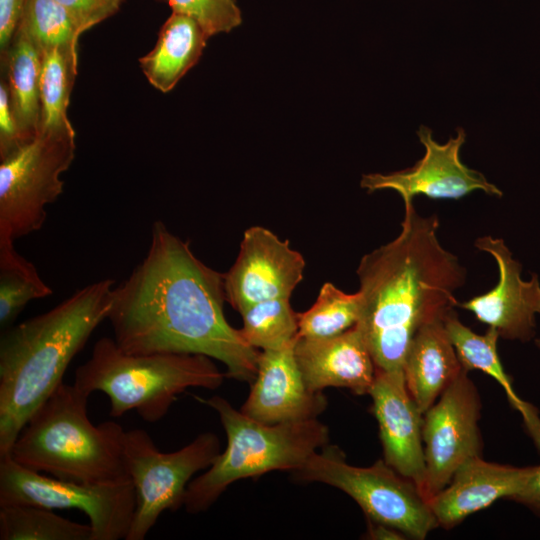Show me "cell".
I'll return each instance as SVG.
<instances>
[{"label":"cell","mask_w":540,"mask_h":540,"mask_svg":"<svg viewBox=\"0 0 540 540\" xmlns=\"http://www.w3.org/2000/svg\"><path fill=\"white\" fill-rule=\"evenodd\" d=\"M225 302L224 273L155 221L145 257L113 289L107 319L127 353L205 355L221 361L227 377L253 382L260 352L228 323Z\"/></svg>","instance_id":"6da1fadb"},{"label":"cell","mask_w":540,"mask_h":540,"mask_svg":"<svg viewBox=\"0 0 540 540\" xmlns=\"http://www.w3.org/2000/svg\"><path fill=\"white\" fill-rule=\"evenodd\" d=\"M399 235L365 254L358 265L361 331L376 369L402 370L417 331L457 306L465 281L458 258L440 243L436 215L423 217L404 206Z\"/></svg>","instance_id":"7a4b0ae2"},{"label":"cell","mask_w":540,"mask_h":540,"mask_svg":"<svg viewBox=\"0 0 540 540\" xmlns=\"http://www.w3.org/2000/svg\"><path fill=\"white\" fill-rule=\"evenodd\" d=\"M114 280L89 284L49 311L5 329L0 339V456L63 382L73 358L105 319Z\"/></svg>","instance_id":"3957f363"},{"label":"cell","mask_w":540,"mask_h":540,"mask_svg":"<svg viewBox=\"0 0 540 540\" xmlns=\"http://www.w3.org/2000/svg\"><path fill=\"white\" fill-rule=\"evenodd\" d=\"M90 396L62 382L32 413L8 454L36 472L81 483L130 480L123 457L125 430L114 421L94 425Z\"/></svg>","instance_id":"277c9868"},{"label":"cell","mask_w":540,"mask_h":540,"mask_svg":"<svg viewBox=\"0 0 540 540\" xmlns=\"http://www.w3.org/2000/svg\"><path fill=\"white\" fill-rule=\"evenodd\" d=\"M225 376L205 355L131 354L113 338L102 337L89 359L76 369L73 384L88 396L96 391L106 394L111 417L135 410L143 420L154 423L187 389H216Z\"/></svg>","instance_id":"5b68a950"},{"label":"cell","mask_w":540,"mask_h":540,"mask_svg":"<svg viewBox=\"0 0 540 540\" xmlns=\"http://www.w3.org/2000/svg\"><path fill=\"white\" fill-rule=\"evenodd\" d=\"M219 416L227 446L206 472L190 481L184 506L188 513L207 510L235 481L274 470H299L327 445L328 427L316 419L267 424L236 410L221 396L201 398Z\"/></svg>","instance_id":"8992f818"},{"label":"cell","mask_w":540,"mask_h":540,"mask_svg":"<svg viewBox=\"0 0 540 540\" xmlns=\"http://www.w3.org/2000/svg\"><path fill=\"white\" fill-rule=\"evenodd\" d=\"M295 475L302 481L342 490L357 502L369 521L393 527L406 538L423 540L438 527L418 486L384 460L368 467L353 466L339 447L325 445Z\"/></svg>","instance_id":"52a82bcc"},{"label":"cell","mask_w":540,"mask_h":540,"mask_svg":"<svg viewBox=\"0 0 540 540\" xmlns=\"http://www.w3.org/2000/svg\"><path fill=\"white\" fill-rule=\"evenodd\" d=\"M220 453L218 437L206 432L183 448L162 453L144 429L125 431L123 457L135 490V512L126 540H143L166 510L184 506L192 476Z\"/></svg>","instance_id":"ba28073f"},{"label":"cell","mask_w":540,"mask_h":540,"mask_svg":"<svg viewBox=\"0 0 540 540\" xmlns=\"http://www.w3.org/2000/svg\"><path fill=\"white\" fill-rule=\"evenodd\" d=\"M75 133H39L0 160V242L38 231L46 206L63 192L61 175L75 157Z\"/></svg>","instance_id":"9c48e42d"},{"label":"cell","mask_w":540,"mask_h":540,"mask_svg":"<svg viewBox=\"0 0 540 540\" xmlns=\"http://www.w3.org/2000/svg\"><path fill=\"white\" fill-rule=\"evenodd\" d=\"M5 505L77 509L87 515L93 540H126L135 490L130 480L81 483L50 477L18 464L7 453L0 456V506Z\"/></svg>","instance_id":"30bf717a"},{"label":"cell","mask_w":540,"mask_h":540,"mask_svg":"<svg viewBox=\"0 0 540 540\" xmlns=\"http://www.w3.org/2000/svg\"><path fill=\"white\" fill-rule=\"evenodd\" d=\"M479 392L463 370L423 414L425 475L421 493L429 501L467 460L481 456Z\"/></svg>","instance_id":"8fae6325"},{"label":"cell","mask_w":540,"mask_h":540,"mask_svg":"<svg viewBox=\"0 0 540 540\" xmlns=\"http://www.w3.org/2000/svg\"><path fill=\"white\" fill-rule=\"evenodd\" d=\"M417 135L425 147V155L415 165L388 174H364L360 186L368 193L394 190L402 197L404 206L413 204V198L417 195L457 200L481 190L488 195L502 197L503 192L481 172L461 162L459 153L466 139L464 129L458 127L457 136L451 137L445 144L437 143L431 129L423 125Z\"/></svg>","instance_id":"7c38bea8"},{"label":"cell","mask_w":540,"mask_h":540,"mask_svg":"<svg viewBox=\"0 0 540 540\" xmlns=\"http://www.w3.org/2000/svg\"><path fill=\"white\" fill-rule=\"evenodd\" d=\"M305 261L262 226L244 231L237 258L224 273L226 301L242 313L248 307L267 300L290 299L303 279Z\"/></svg>","instance_id":"4fadbf2b"},{"label":"cell","mask_w":540,"mask_h":540,"mask_svg":"<svg viewBox=\"0 0 540 540\" xmlns=\"http://www.w3.org/2000/svg\"><path fill=\"white\" fill-rule=\"evenodd\" d=\"M476 248L490 254L498 266L499 279L490 291L457 306L470 311L477 320L495 328L508 340L527 342L535 335L536 315L540 314V282L521 277L522 266L515 260L503 239L480 237Z\"/></svg>","instance_id":"5bb4252c"},{"label":"cell","mask_w":540,"mask_h":540,"mask_svg":"<svg viewBox=\"0 0 540 540\" xmlns=\"http://www.w3.org/2000/svg\"><path fill=\"white\" fill-rule=\"evenodd\" d=\"M378 422L384 461L421 491L425 475L423 412L411 397L403 370L376 369L369 391Z\"/></svg>","instance_id":"9a60e30c"},{"label":"cell","mask_w":540,"mask_h":540,"mask_svg":"<svg viewBox=\"0 0 540 540\" xmlns=\"http://www.w3.org/2000/svg\"><path fill=\"white\" fill-rule=\"evenodd\" d=\"M294 345L260 353L250 394L240 409L244 414L263 423L278 424L316 419L326 409L322 392L306 384Z\"/></svg>","instance_id":"2e32d148"},{"label":"cell","mask_w":540,"mask_h":540,"mask_svg":"<svg viewBox=\"0 0 540 540\" xmlns=\"http://www.w3.org/2000/svg\"><path fill=\"white\" fill-rule=\"evenodd\" d=\"M294 351L308 387L322 392L327 387L347 388L354 394H369L376 366L366 341L355 325L329 338L297 336Z\"/></svg>","instance_id":"e0dca14e"},{"label":"cell","mask_w":540,"mask_h":540,"mask_svg":"<svg viewBox=\"0 0 540 540\" xmlns=\"http://www.w3.org/2000/svg\"><path fill=\"white\" fill-rule=\"evenodd\" d=\"M529 468L492 463L481 456L467 460L428 501L438 527L450 530L497 500H510L523 484Z\"/></svg>","instance_id":"ac0fdd59"},{"label":"cell","mask_w":540,"mask_h":540,"mask_svg":"<svg viewBox=\"0 0 540 540\" xmlns=\"http://www.w3.org/2000/svg\"><path fill=\"white\" fill-rule=\"evenodd\" d=\"M402 370L411 397L424 413L464 370L444 319L427 323L417 331Z\"/></svg>","instance_id":"d6986e66"},{"label":"cell","mask_w":540,"mask_h":540,"mask_svg":"<svg viewBox=\"0 0 540 540\" xmlns=\"http://www.w3.org/2000/svg\"><path fill=\"white\" fill-rule=\"evenodd\" d=\"M207 39L193 19L172 11L153 49L139 59L140 68L155 89L168 93L198 63Z\"/></svg>","instance_id":"ffe728a7"},{"label":"cell","mask_w":540,"mask_h":540,"mask_svg":"<svg viewBox=\"0 0 540 540\" xmlns=\"http://www.w3.org/2000/svg\"><path fill=\"white\" fill-rule=\"evenodd\" d=\"M42 55L34 40L18 27L10 47L1 56L2 77L23 145L39 134Z\"/></svg>","instance_id":"44dd1931"},{"label":"cell","mask_w":540,"mask_h":540,"mask_svg":"<svg viewBox=\"0 0 540 540\" xmlns=\"http://www.w3.org/2000/svg\"><path fill=\"white\" fill-rule=\"evenodd\" d=\"M445 328L464 370H480L495 379L505 390L510 405L521 414L525 429L540 452V416L536 407L520 398L501 363L497 342L498 331L488 327L477 334L464 325L455 310L444 319Z\"/></svg>","instance_id":"7402d4cb"},{"label":"cell","mask_w":540,"mask_h":540,"mask_svg":"<svg viewBox=\"0 0 540 540\" xmlns=\"http://www.w3.org/2000/svg\"><path fill=\"white\" fill-rule=\"evenodd\" d=\"M77 47L71 45L42 51L39 133H75L67 111L77 76Z\"/></svg>","instance_id":"603a6c76"},{"label":"cell","mask_w":540,"mask_h":540,"mask_svg":"<svg viewBox=\"0 0 540 540\" xmlns=\"http://www.w3.org/2000/svg\"><path fill=\"white\" fill-rule=\"evenodd\" d=\"M0 540H93L90 524L32 505L0 506Z\"/></svg>","instance_id":"cb8c5ba5"},{"label":"cell","mask_w":540,"mask_h":540,"mask_svg":"<svg viewBox=\"0 0 540 540\" xmlns=\"http://www.w3.org/2000/svg\"><path fill=\"white\" fill-rule=\"evenodd\" d=\"M52 289L34 265L21 256L13 242H0V325L9 328L34 299L50 296Z\"/></svg>","instance_id":"d4e9b609"},{"label":"cell","mask_w":540,"mask_h":540,"mask_svg":"<svg viewBox=\"0 0 540 540\" xmlns=\"http://www.w3.org/2000/svg\"><path fill=\"white\" fill-rule=\"evenodd\" d=\"M360 315L359 292L349 294L326 282L314 304L298 313V337L320 339L339 335L354 327Z\"/></svg>","instance_id":"484cf974"},{"label":"cell","mask_w":540,"mask_h":540,"mask_svg":"<svg viewBox=\"0 0 540 540\" xmlns=\"http://www.w3.org/2000/svg\"><path fill=\"white\" fill-rule=\"evenodd\" d=\"M240 314L243 321L240 331L256 349L277 350L295 342L298 336V313L289 299L259 302Z\"/></svg>","instance_id":"4316f807"},{"label":"cell","mask_w":540,"mask_h":540,"mask_svg":"<svg viewBox=\"0 0 540 540\" xmlns=\"http://www.w3.org/2000/svg\"><path fill=\"white\" fill-rule=\"evenodd\" d=\"M42 51L78 45L83 29L56 0H28L19 23Z\"/></svg>","instance_id":"83f0119b"},{"label":"cell","mask_w":540,"mask_h":540,"mask_svg":"<svg viewBox=\"0 0 540 540\" xmlns=\"http://www.w3.org/2000/svg\"><path fill=\"white\" fill-rule=\"evenodd\" d=\"M173 12L193 19L209 38L228 33L242 22L235 0H167Z\"/></svg>","instance_id":"f1b7e54d"},{"label":"cell","mask_w":540,"mask_h":540,"mask_svg":"<svg viewBox=\"0 0 540 540\" xmlns=\"http://www.w3.org/2000/svg\"><path fill=\"white\" fill-rule=\"evenodd\" d=\"M76 20L83 31L115 14L123 0H56Z\"/></svg>","instance_id":"f546056e"},{"label":"cell","mask_w":540,"mask_h":540,"mask_svg":"<svg viewBox=\"0 0 540 540\" xmlns=\"http://www.w3.org/2000/svg\"><path fill=\"white\" fill-rule=\"evenodd\" d=\"M23 146L18 126L10 105L6 82L0 81V160H3Z\"/></svg>","instance_id":"4dcf8cb0"},{"label":"cell","mask_w":540,"mask_h":540,"mask_svg":"<svg viewBox=\"0 0 540 540\" xmlns=\"http://www.w3.org/2000/svg\"><path fill=\"white\" fill-rule=\"evenodd\" d=\"M28 0H0V56L14 38Z\"/></svg>","instance_id":"1f68e13d"},{"label":"cell","mask_w":540,"mask_h":540,"mask_svg":"<svg viewBox=\"0 0 540 540\" xmlns=\"http://www.w3.org/2000/svg\"><path fill=\"white\" fill-rule=\"evenodd\" d=\"M510 500L528 507L540 516V465L530 466L523 484Z\"/></svg>","instance_id":"d6a6232c"},{"label":"cell","mask_w":540,"mask_h":540,"mask_svg":"<svg viewBox=\"0 0 540 540\" xmlns=\"http://www.w3.org/2000/svg\"><path fill=\"white\" fill-rule=\"evenodd\" d=\"M368 536L371 539H406L397 529L368 520Z\"/></svg>","instance_id":"836d02e7"},{"label":"cell","mask_w":540,"mask_h":540,"mask_svg":"<svg viewBox=\"0 0 540 540\" xmlns=\"http://www.w3.org/2000/svg\"><path fill=\"white\" fill-rule=\"evenodd\" d=\"M535 344H536L537 347L540 349V339H536V340H535Z\"/></svg>","instance_id":"e575fe53"}]
</instances>
